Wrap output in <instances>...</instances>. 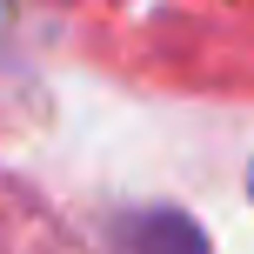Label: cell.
Returning a JSON list of instances; mask_svg holds the SVG:
<instances>
[{
  "label": "cell",
  "mask_w": 254,
  "mask_h": 254,
  "mask_svg": "<svg viewBox=\"0 0 254 254\" xmlns=\"http://www.w3.org/2000/svg\"><path fill=\"white\" fill-rule=\"evenodd\" d=\"M114 254H207V234L181 207H127L107 228Z\"/></svg>",
  "instance_id": "cell-1"
},
{
  "label": "cell",
  "mask_w": 254,
  "mask_h": 254,
  "mask_svg": "<svg viewBox=\"0 0 254 254\" xmlns=\"http://www.w3.org/2000/svg\"><path fill=\"white\" fill-rule=\"evenodd\" d=\"M248 188H254V174H248Z\"/></svg>",
  "instance_id": "cell-2"
}]
</instances>
